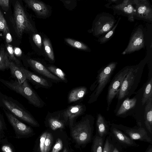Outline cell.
I'll use <instances>...</instances> for the list:
<instances>
[{"instance_id": "cell-1", "label": "cell", "mask_w": 152, "mask_h": 152, "mask_svg": "<svg viewBox=\"0 0 152 152\" xmlns=\"http://www.w3.org/2000/svg\"><path fill=\"white\" fill-rule=\"evenodd\" d=\"M0 107L12 113L18 118L36 127L39 125L33 115L18 101L0 92Z\"/></svg>"}, {"instance_id": "cell-2", "label": "cell", "mask_w": 152, "mask_h": 152, "mask_svg": "<svg viewBox=\"0 0 152 152\" xmlns=\"http://www.w3.org/2000/svg\"><path fill=\"white\" fill-rule=\"evenodd\" d=\"M117 63L111 62L102 67L98 72L96 80L91 86L90 90L93 91L89 96V104L96 102L106 85L110 82L116 68Z\"/></svg>"}, {"instance_id": "cell-3", "label": "cell", "mask_w": 152, "mask_h": 152, "mask_svg": "<svg viewBox=\"0 0 152 152\" xmlns=\"http://www.w3.org/2000/svg\"><path fill=\"white\" fill-rule=\"evenodd\" d=\"M143 68L138 66H131L117 94L118 100L133 94L140 82Z\"/></svg>"}, {"instance_id": "cell-4", "label": "cell", "mask_w": 152, "mask_h": 152, "mask_svg": "<svg viewBox=\"0 0 152 152\" xmlns=\"http://www.w3.org/2000/svg\"><path fill=\"white\" fill-rule=\"evenodd\" d=\"M94 118L86 115L72 127L71 134L73 138L79 144H84L91 139L92 134Z\"/></svg>"}, {"instance_id": "cell-5", "label": "cell", "mask_w": 152, "mask_h": 152, "mask_svg": "<svg viewBox=\"0 0 152 152\" xmlns=\"http://www.w3.org/2000/svg\"><path fill=\"white\" fill-rule=\"evenodd\" d=\"M13 20L15 32L18 37H21L25 32H35L34 27L18 1H16L15 4Z\"/></svg>"}, {"instance_id": "cell-6", "label": "cell", "mask_w": 152, "mask_h": 152, "mask_svg": "<svg viewBox=\"0 0 152 152\" xmlns=\"http://www.w3.org/2000/svg\"><path fill=\"white\" fill-rule=\"evenodd\" d=\"M116 22L114 17L111 14L103 12L98 14L93 21L91 33L99 37L110 30Z\"/></svg>"}, {"instance_id": "cell-7", "label": "cell", "mask_w": 152, "mask_h": 152, "mask_svg": "<svg viewBox=\"0 0 152 152\" xmlns=\"http://www.w3.org/2000/svg\"><path fill=\"white\" fill-rule=\"evenodd\" d=\"M131 66H126L119 71L110 82L108 88L107 96V110L116 95H117L122 82L129 71Z\"/></svg>"}, {"instance_id": "cell-8", "label": "cell", "mask_w": 152, "mask_h": 152, "mask_svg": "<svg viewBox=\"0 0 152 152\" xmlns=\"http://www.w3.org/2000/svg\"><path fill=\"white\" fill-rule=\"evenodd\" d=\"M8 121L14 130L15 138L20 139L31 136L33 131L30 127L20 121L17 118L6 110L2 108Z\"/></svg>"}, {"instance_id": "cell-9", "label": "cell", "mask_w": 152, "mask_h": 152, "mask_svg": "<svg viewBox=\"0 0 152 152\" xmlns=\"http://www.w3.org/2000/svg\"><path fill=\"white\" fill-rule=\"evenodd\" d=\"M108 7L113 9L117 14L126 17L130 22L134 21L135 10L132 4V0L122 1L121 3Z\"/></svg>"}, {"instance_id": "cell-10", "label": "cell", "mask_w": 152, "mask_h": 152, "mask_svg": "<svg viewBox=\"0 0 152 152\" xmlns=\"http://www.w3.org/2000/svg\"><path fill=\"white\" fill-rule=\"evenodd\" d=\"M86 109L85 105L82 103L72 105L64 109L63 116L66 124L72 127L76 118L83 114Z\"/></svg>"}, {"instance_id": "cell-11", "label": "cell", "mask_w": 152, "mask_h": 152, "mask_svg": "<svg viewBox=\"0 0 152 152\" xmlns=\"http://www.w3.org/2000/svg\"><path fill=\"white\" fill-rule=\"evenodd\" d=\"M132 4L135 6V16L151 22L152 21V9L148 1L132 0Z\"/></svg>"}, {"instance_id": "cell-12", "label": "cell", "mask_w": 152, "mask_h": 152, "mask_svg": "<svg viewBox=\"0 0 152 152\" xmlns=\"http://www.w3.org/2000/svg\"><path fill=\"white\" fill-rule=\"evenodd\" d=\"M144 36L142 29H137L132 36L127 47L122 54L131 53L142 48L144 45Z\"/></svg>"}, {"instance_id": "cell-13", "label": "cell", "mask_w": 152, "mask_h": 152, "mask_svg": "<svg viewBox=\"0 0 152 152\" xmlns=\"http://www.w3.org/2000/svg\"><path fill=\"white\" fill-rule=\"evenodd\" d=\"M117 129L123 131L132 140H139L151 143L152 140L143 128H130L122 125H117Z\"/></svg>"}, {"instance_id": "cell-14", "label": "cell", "mask_w": 152, "mask_h": 152, "mask_svg": "<svg viewBox=\"0 0 152 152\" xmlns=\"http://www.w3.org/2000/svg\"><path fill=\"white\" fill-rule=\"evenodd\" d=\"M20 68L26 79L34 85L36 89L40 88H49L52 86V82L49 80L36 74L23 67L21 66Z\"/></svg>"}, {"instance_id": "cell-15", "label": "cell", "mask_w": 152, "mask_h": 152, "mask_svg": "<svg viewBox=\"0 0 152 152\" xmlns=\"http://www.w3.org/2000/svg\"><path fill=\"white\" fill-rule=\"evenodd\" d=\"M63 111L64 110L53 112L48 111L45 121L53 130L63 129L66 124L63 116Z\"/></svg>"}, {"instance_id": "cell-16", "label": "cell", "mask_w": 152, "mask_h": 152, "mask_svg": "<svg viewBox=\"0 0 152 152\" xmlns=\"http://www.w3.org/2000/svg\"><path fill=\"white\" fill-rule=\"evenodd\" d=\"M27 61L28 65L33 70L51 82L55 83L62 82L59 78L52 73L47 67L39 61L31 59H28Z\"/></svg>"}, {"instance_id": "cell-17", "label": "cell", "mask_w": 152, "mask_h": 152, "mask_svg": "<svg viewBox=\"0 0 152 152\" xmlns=\"http://www.w3.org/2000/svg\"><path fill=\"white\" fill-rule=\"evenodd\" d=\"M24 1L28 7L39 15L45 16L48 14V9L43 2L37 0H24Z\"/></svg>"}, {"instance_id": "cell-18", "label": "cell", "mask_w": 152, "mask_h": 152, "mask_svg": "<svg viewBox=\"0 0 152 152\" xmlns=\"http://www.w3.org/2000/svg\"><path fill=\"white\" fill-rule=\"evenodd\" d=\"M87 88L84 86L76 87L69 93L67 97L68 102L69 104L83 99L87 94Z\"/></svg>"}, {"instance_id": "cell-19", "label": "cell", "mask_w": 152, "mask_h": 152, "mask_svg": "<svg viewBox=\"0 0 152 152\" xmlns=\"http://www.w3.org/2000/svg\"><path fill=\"white\" fill-rule=\"evenodd\" d=\"M144 111L145 123L149 132L152 133V97L146 102Z\"/></svg>"}, {"instance_id": "cell-20", "label": "cell", "mask_w": 152, "mask_h": 152, "mask_svg": "<svg viewBox=\"0 0 152 152\" xmlns=\"http://www.w3.org/2000/svg\"><path fill=\"white\" fill-rule=\"evenodd\" d=\"M20 67L17 65L13 62L10 61L9 68L12 75L19 83L22 84L26 79Z\"/></svg>"}, {"instance_id": "cell-21", "label": "cell", "mask_w": 152, "mask_h": 152, "mask_svg": "<svg viewBox=\"0 0 152 152\" xmlns=\"http://www.w3.org/2000/svg\"><path fill=\"white\" fill-rule=\"evenodd\" d=\"M137 101V99L135 97L130 99L129 97L126 98L117 111L116 115L120 116L123 115L132 109L135 106Z\"/></svg>"}, {"instance_id": "cell-22", "label": "cell", "mask_w": 152, "mask_h": 152, "mask_svg": "<svg viewBox=\"0 0 152 152\" xmlns=\"http://www.w3.org/2000/svg\"><path fill=\"white\" fill-rule=\"evenodd\" d=\"M112 132L115 137L120 142L130 146L137 145L133 140L124 134L118 129L113 128Z\"/></svg>"}, {"instance_id": "cell-23", "label": "cell", "mask_w": 152, "mask_h": 152, "mask_svg": "<svg viewBox=\"0 0 152 152\" xmlns=\"http://www.w3.org/2000/svg\"><path fill=\"white\" fill-rule=\"evenodd\" d=\"M96 125L99 136L102 137L107 134V126L105 118L100 113L97 115Z\"/></svg>"}, {"instance_id": "cell-24", "label": "cell", "mask_w": 152, "mask_h": 152, "mask_svg": "<svg viewBox=\"0 0 152 152\" xmlns=\"http://www.w3.org/2000/svg\"><path fill=\"white\" fill-rule=\"evenodd\" d=\"M10 61L7 51L3 48L0 50V71L9 68Z\"/></svg>"}, {"instance_id": "cell-25", "label": "cell", "mask_w": 152, "mask_h": 152, "mask_svg": "<svg viewBox=\"0 0 152 152\" xmlns=\"http://www.w3.org/2000/svg\"><path fill=\"white\" fill-rule=\"evenodd\" d=\"M152 77H149L144 88L142 97L141 99L142 105L146 103L147 101L152 97Z\"/></svg>"}, {"instance_id": "cell-26", "label": "cell", "mask_w": 152, "mask_h": 152, "mask_svg": "<svg viewBox=\"0 0 152 152\" xmlns=\"http://www.w3.org/2000/svg\"><path fill=\"white\" fill-rule=\"evenodd\" d=\"M47 68L49 71L59 78L62 82L65 83L68 82L66 75L61 69L53 65L49 66H47Z\"/></svg>"}, {"instance_id": "cell-27", "label": "cell", "mask_w": 152, "mask_h": 152, "mask_svg": "<svg viewBox=\"0 0 152 152\" xmlns=\"http://www.w3.org/2000/svg\"><path fill=\"white\" fill-rule=\"evenodd\" d=\"M121 19V18H118L117 23L110 30L104 34L103 36H101L98 39V42L100 44H102L105 43L112 38Z\"/></svg>"}, {"instance_id": "cell-28", "label": "cell", "mask_w": 152, "mask_h": 152, "mask_svg": "<svg viewBox=\"0 0 152 152\" xmlns=\"http://www.w3.org/2000/svg\"><path fill=\"white\" fill-rule=\"evenodd\" d=\"M43 42L45 50L50 60L54 61V53L50 41L48 39L45 38Z\"/></svg>"}, {"instance_id": "cell-29", "label": "cell", "mask_w": 152, "mask_h": 152, "mask_svg": "<svg viewBox=\"0 0 152 152\" xmlns=\"http://www.w3.org/2000/svg\"><path fill=\"white\" fill-rule=\"evenodd\" d=\"M1 149L2 152H15L14 148L12 145L9 142L7 137L0 140Z\"/></svg>"}, {"instance_id": "cell-30", "label": "cell", "mask_w": 152, "mask_h": 152, "mask_svg": "<svg viewBox=\"0 0 152 152\" xmlns=\"http://www.w3.org/2000/svg\"><path fill=\"white\" fill-rule=\"evenodd\" d=\"M65 40L68 44L74 48L85 50L88 49V47L81 42L69 38H66Z\"/></svg>"}, {"instance_id": "cell-31", "label": "cell", "mask_w": 152, "mask_h": 152, "mask_svg": "<svg viewBox=\"0 0 152 152\" xmlns=\"http://www.w3.org/2000/svg\"><path fill=\"white\" fill-rule=\"evenodd\" d=\"M103 140L102 137L96 136L94 141L92 152H103Z\"/></svg>"}, {"instance_id": "cell-32", "label": "cell", "mask_w": 152, "mask_h": 152, "mask_svg": "<svg viewBox=\"0 0 152 152\" xmlns=\"http://www.w3.org/2000/svg\"><path fill=\"white\" fill-rule=\"evenodd\" d=\"M6 47L9 59L12 60L17 65L20 66V62L15 56L14 49L12 46L7 43L6 44Z\"/></svg>"}, {"instance_id": "cell-33", "label": "cell", "mask_w": 152, "mask_h": 152, "mask_svg": "<svg viewBox=\"0 0 152 152\" xmlns=\"http://www.w3.org/2000/svg\"><path fill=\"white\" fill-rule=\"evenodd\" d=\"M3 32L4 37L8 32H10L6 21L2 13L0 10V32Z\"/></svg>"}, {"instance_id": "cell-34", "label": "cell", "mask_w": 152, "mask_h": 152, "mask_svg": "<svg viewBox=\"0 0 152 152\" xmlns=\"http://www.w3.org/2000/svg\"><path fill=\"white\" fill-rule=\"evenodd\" d=\"M7 130L3 116L0 111V140L5 137V131Z\"/></svg>"}, {"instance_id": "cell-35", "label": "cell", "mask_w": 152, "mask_h": 152, "mask_svg": "<svg viewBox=\"0 0 152 152\" xmlns=\"http://www.w3.org/2000/svg\"><path fill=\"white\" fill-rule=\"evenodd\" d=\"M53 140L52 134L48 132L44 144V152H48Z\"/></svg>"}, {"instance_id": "cell-36", "label": "cell", "mask_w": 152, "mask_h": 152, "mask_svg": "<svg viewBox=\"0 0 152 152\" xmlns=\"http://www.w3.org/2000/svg\"><path fill=\"white\" fill-rule=\"evenodd\" d=\"M63 147L62 140L60 138H58L53 147L51 152H59L62 149Z\"/></svg>"}, {"instance_id": "cell-37", "label": "cell", "mask_w": 152, "mask_h": 152, "mask_svg": "<svg viewBox=\"0 0 152 152\" xmlns=\"http://www.w3.org/2000/svg\"><path fill=\"white\" fill-rule=\"evenodd\" d=\"M33 41L37 46L41 48L42 46V38L41 36L38 34H34L32 37Z\"/></svg>"}, {"instance_id": "cell-38", "label": "cell", "mask_w": 152, "mask_h": 152, "mask_svg": "<svg viewBox=\"0 0 152 152\" xmlns=\"http://www.w3.org/2000/svg\"><path fill=\"white\" fill-rule=\"evenodd\" d=\"M48 132L43 133L40 138L39 148L41 152H44V144Z\"/></svg>"}, {"instance_id": "cell-39", "label": "cell", "mask_w": 152, "mask_h": 152, "mask_svg": "<svg viewBox=\"0 0 152 152\" xmlns=\"http://www.w3.org/2000/svg\"><path fill=\"white\" fill-rule=\"evenodd\" d=\"M112 145L108 139H107L103 148V152H112Z\"/></svg>"}, {"instance_id": "cell-40", "label": "cell", "mask_w": 152, "mask_h": 152, "mask_svg": "<svg viewBox=\"0 0 152 152\" xmlns=\"http://www.w3.org/2000/svg\"><path fill=\"white\" fill-rule=\"evenodd\" d=\"M9 1L8 0H0V6L5 10H7L9 7Z\"/></svg>"}, {"instance_id": "cell-41", "label": "cell", "mask_w": 152, "mask_h": 152, "mask_svg": "<svg viewBox=\"0 0 152 152\" xmlns=\"http://www.w3.org/2000/svg\"><path fill=\"white\" fill-rule=\"evenodd\" d=\"M6 41L8 44L11 42L12 41V37L10 32L7 33L5 37Z\"/></svg>"}, {"instance_id": "cell-42", "label": "cell", "mask_w": 152, "mask_h": 152, "mask_svg": "<svg viewBox=\"0 0 152 152\" xmlns=\"http://www.w3.org/2000/svg\"><path fill=\"white\" fill-rule=\"evenodd\" d=\"M14 49L15 54L17 56H20L22 54V51L18 48H15Z\"/></svg>"}, {"instance_id": "cell-43", "label": "cell", "mask_w": 152, "mask_h": 152, "mask_svg": "<svg viewBox=\"0 0 152 152\" xmlns=\"http://www.w3.org/2000/svg\"><path fill=\"white\" fill-rule=\"evenodd\" d=\"M109 3H117V4L118 3V2H119V1L118 0H109L107 1Z\"/></svg>"}, {"instance_id": "cell-44", "label": "cell", "mask_w": 152, "mask_h": 152, "mask_svg": "<svg viewBox=\"0 0 152 152\" xmlns=\"http://www.w3.org/2000/svg\"><path fill=\"white\" fill-rule=\"evenodd\" d=\"M112 152H119L118 149L116 148H115L113 150Z\"/></svg>"}, {"instance_id": "cell-45", "label": "cell", "mask_w": 152, "mask_h": 152, "mask_svg": "<svg viewBox=\"0 0 152 152\" xmlns=\"http://www.w3.org/2000/svg\"><path fill=\"white\" fill-rule=\"evenodd\" d=\"M146 152H152V148H150Z\"/></svg>"}, {"instance_id": "cell-46", "label": "cell", "mask_w": 152, "mask_h": 152, "mask_svg": "<svg viewBox=\"0 0 152 152\" xmlns=\"http://www.w3.org/2000/svg\"><path fill=\"white\" fill-rule=\"evenodd\" d=\"M63 152H68L66 148H64Z\"/></svg>"}]
</instances>
